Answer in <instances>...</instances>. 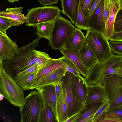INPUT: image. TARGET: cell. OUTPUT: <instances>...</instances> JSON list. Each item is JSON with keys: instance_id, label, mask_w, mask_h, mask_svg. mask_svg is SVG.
<instances>
[{"instance_id": "cell-1", "label": "cell", "mask_w": 122, "mask_h": 122, "mask_svg": "<svg viewBox=\"0 0 122 122\" xmlns=\"http://www.w3.org/2000/svg\"><path fill=\"white\" fill-rule=\"evenodd\" d=\"M23 90L5 71L2 62L0 63V94L11 104L20 107L25 100Z\"/></svg>"}, {"instance_id": "cell-2", "label": "cell", "mask_w": 122, "mask_h": 122, "mask_svg": "<svg viewBox=\"0 0 122 122\" xmlns=\"http://www.w3.org/2000/svg\"><path fill=\"white\" fill-rule=\"evenodd\" d=\"M122 59V56L113 53L104 61L100 63L97 62L89 70L87 77L84 78L86 86L101 84L102 79L104 75L117 74L118 71L120 68Z\"/></svg>"}, {"instance_id": "cell-3", "label": "cell", "mask_w": 122, "mask_h": 122, "mask_svg": "<svg viewBox=\"0 0 122 122\" xmlns=\"http://www.w3.org/2000/svg\"><path fill=\"white\" fill-rule=\"evenodd\" d=\"M72 24L60 14L56 18L48 44L52 49L60 50L63 48L66 41L76 29Z\"/></svg>"}, {"instance_id": "cell-4", "label": "cell", "mask_w": 122, "mask_h": 122, "mask_svg": "<svg viewBox=\"0 0 122 122\" xmlns=\"http://www.w3.org/2000/svg\"><path fill=\"white\" fill-rule=\"evenodd\" d=\"M101 84L105 88L110 110L122 106V74L105 75L102 79Z\"/></svg>"}, {"instance_id": "cell-5", "label": "cell", "mask_w": 122, "mask_h": 122, "mask_svg": "<svg viewBox=\"0 0 122 122\" xmlns=\"http://www.w3.org/2000/svg\"><path fill=\"white\" fill-rule=\"evenodd\" d=\"M43 102L37 91L33 90L25 98L20 107L21 122H39Z\"/></svg>"}, {"instance_id": "cell-6", "label": "cell", "mask_w": 122, "mask_h": 122, "mask_svg": "<svg viewBox=\"0 0 122 122\" xmlns=\"http://www.w3.org/2000/svg\"><path fill=\"white\" fill-rule=\"evenodd\" d=\"M85 38L90 49L99 63L106 61L113 54L109 40L104 35L97 32L88 30L87 31Z\"/></svg>"}, {"instance_id": "cell-7", "label": "cell", "mask_w": 122, "mask_h": 122, "mask_svg": "<svg viewBox=\"0 0 122 122\" xmlns=\"http://www.w3.org/2000/svg\"><path fill=\"white\" fill-rule=\"evenodd\" d=\"M41 38L37 37L30 44L19 48V52L12 59H7L2 62L6 72L16 81L19 70L31 53L35 48Z\"/></svg>"}, {"instance_id": "cell-8", "label": "cell", "mask_w": 122, "mask_h": 122, "mask_svg": "<svg viewBox=\"0 0 122 122\" xmlns=\"http://www.w3.org/2000/svg\"><path fill=\"white\" fill-rule=\"evenodd\" d=\"M28 11L25 25L36 27L38 23L54 20L61 10L57 6H49L32 8Z\"/></svg>"}, {"instance_id": "cell-9", "label": "cell", "mask_w": 122, "mask_h": 122, "mask_svg": "<svg viewBox=\"0 0 122 122\" xmlns=\"http://www.w3.org/2000/svg\"><path fill=\"white\" fill-rule=\"evenodd\" d=\"M71 73L66 70L62 79V86L67 107L68 118L81 112L86 106L79 102L75 98L71 86Z\"/></svg>"}, {"instance_id": "cell-10", "label": "cell", "mask_w": 122, "mask_h": 122, "mask_svg": "<svg viewBox=\"0 0 122 122\" xmlns=\"http://www.w3.org/2000/svg\"><path fill=\"white\" fill-rule=\"evenodd\" d=\"M16 42L12 41L6 33L0 31V63L7 59H12L19 51Z\"/></svg>"}, {"instance_id": "cell-11", "label": "cell", "mask_w": 122, "mask_h": 122, "mask_svg": "<svg viewBox=\"0 0 122 122\" xmlns=\"http://www.w3.org/2000/svg\"><path fill=\"white\" fill-rule=\"evenodd\" d=\"M104 0H101L92 15L89 17V30L105 34L106 24L104 20Z\"/></svg>"}, {"instance_id": "cell-12", "label": "cell", "mask_w": 122, "mask_h": 122, "mask_svg": "<svg viewBox=\"0 0 122 122\" xmlns=\"http://www.w3.org/2000/svg\"><path fill=\"white\" fill-rule=\"evenodd\" d=\"M105 87L101 84L87 86V95L85 106L102 102L108 99Z\"/></svg>"}, {"instance_id": "cell-13", "label": "cell", "mask_w": 122, "mask_h": 122, "mask_svg": "<svg viewBox=\"0 0 122 122\" xmlns=\"http://www.w3.org/2000/svg\"><path fill=\"white\" fill-rule=\"evenodd\" d=\"M36 89L39 93L43 102L49 105L52 108L56 118L57 98L54 84L43 86Z\"/></svg>"}, {"instance_id": "cell-14", "label": "cell", "mask_w": 122, "mask_h": 122, "mask_svg": "<svg viewBox=\"0 0 122 122\" xmlns=\"http://www.w3.org/2000/svg\"><path fill=\"white\" fill-rule=\"evenodd\" d=\"M71 86L76 99L85 105L86 98L87 86L84 77H79L71 73Z\"/></svg>"}, {"instance_id": "cell-15", "label": "cell", "mask_w": 122, "mask_h": 122, "mask_svg": "<svg viewBox=\"0 0 122 122\" xmlns=\"http://www.w3.org/2000/svg\"><path fill=\"white\" fill-rule=\"evenodd\" d=\"M22 7L7 8L0 11V16L5 17L12 23L13 26L21 25L26 22V18L22 13Z\"/></svg>"}, {"instance_id": "cell-16", "label": "cell", "mask_w": 122, "mask_h": 122, "mask_svg": "<svg viewBox=\"0 0 122 122\" xmlns=\"http://www.w3.org/2000/svg\"><path fill=\"white\" fill-rule=\"evenodd\" d=\"M66 70L61 68L56 69L45 76L33 84L30 90L36 89L38 87L43 86L54 84L61 81Z\"/></svg>"}, {"instance_id": "cell-17", "label": "cell", "mask_w": 122, "mask_h": 122, "mask_svg": "<svg viewBox=\"0 0 122 122\" xmlns=\"http://www.w3.org/2000/svg\"><path fill=\"white\" fill-rule=\"evenodd\" d=\"M85 39L81 30L76 28L65 41L62 48L71 51H79Z\"/></svg>"}, {"instance_id": "cell-18", "label": "cell", "mask_w": 122, "mask_h": 122, "mask_svg": "<svg viewBox=\"0 0 122 122\" xmlns=\"http://www.w3.org/2000/svg\"><path fill=\"white\" fill-rule=\"evenodd\" d=\"M107 1L109 10V14L106 24L104 35L108 40H110L115 32L114 25L115 19L121 7L120 4L112 3L108 0Z\"/></svg>"}, {"instance_id": "cell-19", "label": "cell", "mask_w": 122, "mask_h": 122, "mask_svg": "<svg viewBox=\"0 0 122 122\" xmlns=\"http://www.w3.org/2000/svg\"><path fill=\"white\" fill-rule=\"evenodd\" d=\"M61 12L68 16L73 24L77 20L80 0H60Z\"/></svg>"}, {"instance_id": "cell-20", "label": "cell", "mask_w": 122, "mask_h": 122, "mask_svg": "<svg viewBox=\"0 0 122 122\" xmlns=\"http://www.w3.org/2000/svg\"><path fill=\"white\" fill-rule=\"evenodd\" d=\"M64 56L71 61L77 67L80 74L85 78L87 77L89 71L84 65L79 51H71L62 48L60 50Z\"/></svg>"}, {"instance_id": "cell-21", "label": "cell", "mask_w": 122, "mask_h": 122, "mask_svg": "<svg viewBox=\"0 0 122 122\" xmlns=\"http://www.w3.org/2000/svg\"><path fill=\"white\" fill-rule=\"evenodd\" d=\"M60 68L66 70L60 58L54 59L51 58L43 66L38 70L33 84L45 76Z\"/></svg>"}, {"instance_id": "cell-22", "label": "cell", "mask_w": 122, "mask_h": 122, "mask_svg": "<svg viewBox=\"0 0 122 122\" xmlns=\"http://www.w3.org/2000/svg\"><path fill=\"white\" fill-rule=\"evenodd\" d=\"M79 51L82 62L86 68L89 71L98 61L88 45L86 38Z\"/></svg>"}, {"instance_id": "cell-23", "label": "cell", "mask_w": 122, "mask_h": 122, "mask_svg": "<svg viewBox=\"0 0 122 122\" xmlns=\"http://www.w3.org/2000/svg\"><path fill=\"white\" fill-rule=\"evenodd\" d=\"M56 114L58 122H65L68 118L67 107L63 91L57 99Z\"/></svg>"}, {"instance_id": "cell-24", "label": "cell", "mask_w": 122, "mask_h": 122, "mask_svg": "<svg viewBox=\"0 0 122 122\" xmlns=\"http://www.w3.org/2000/svg\"><path fill=\"white\" fill-rule=\"evenodd\" d=\"M54 20L37 24L35 27L36 31L35 33L40 37L45 38L49 41L53 28Z\"/></svg>"}, {"instance_id": "cell-25", "label": "cell", "mask_w": 122, "mask_h": 122, "mask_svg": "<svg viewBox=\"0 0 122 122\" xmlns=\"http://www.w3.org/2000/svg\"><path fill=\"white\" fill-rule=\"evenodd\" d=\"M57 122L54 112L48 105L43 102V108L41 112L39 122Z\"/></svg>"}, {"instance_id": "cell-26", "label": "cell", "mask_w": 122, "mask_h": 122, "mask_svg": "<svg viewBox=\"0 0 122 122\" xmlns=\"http://www.w3.org/2000/svg\"><path fill=\"white\" fill-rule=\"evenodd\" d=\"M38 70H36L31 74L26 76L17 78L16 81L23 90H30L36 76Z\"/></svg>"}, {"instance_id": "cell-27", "label": "cell", "mask_w": 122, "mask_h": 122, "mask_svg": "<svg viewBox=\"0 0 122 122\" xmlns=\"http://www.w3.org/2000/svg\"><path fill=\"white\" fill-rule=\"evenodd\" d=\"M102 103L98 102L86 106V107L80 112V115L76 122H79L84 118L94 115L100 107Z\"/></svg>"}, {"instance_id": "cell-28", "label": "cell", "mask_w": 122, "mask_h": 122, "mask_svg": "<svg viewBox=\"0 0 122 122\" xmlns=\"http://www.w3.org/2000/svg\"><path fill=\"white\" fill-rule=\"evenodd\" d=\"M110 110V105L108 99L102 102L100 107L94 114L92 122H98Z\"/></svg>"}, {"instance_id": "cell-29", "label": "cell", "mask_w": 122, "mask_h": 122, "mask_svg": "<svg viewBox=\"0 0 122 122\" xmlns=\"http://www.w3.org/2000/svg\"><path fill=\"white\" fill-rule=\"evenodd\" d=\"M75 26L78 28L83 30L86 31L89 30V18L86 19L84 17L81 8L80 4L78 9V16Z\"/></svg>"}, {"instance_id": "cell-30", "label": "cell", "mask_w": 122, "mask_h": 122, "mask_svg": "<svg viewBox=\"0 0 122 122\" xmlns=\"http://www.w3.org/2000/svg\"><path fill=\"white\" fill-rule=\"evenodd\" d=\"M35 56V60L38 66V70L47 62L51 58L48 54L44 52L38 51L35 50L33 51Z\"/></svg>"}, {"instance_id": "cell-31", "label": "cell", "mask_w": 122, "mask_h": 122, "mask_svg": "<svg viewBox=\"0 0 122 122\" xmlns=\"http://www.w3.org/2000/svg\"><path fill=\"white\" fill-rule=\"evenodd\" d=\"M59 58L66 70L79 77L83 78L80 75V73L76 66L69 59L64 56Z\"/></svg>"}, {"instance_id": "cell-32", "label": "cell", "mask_w": 122, "mask_h": 122, "mask_svg": "<svg viewBox=\"0 0 122 122\" xmlns=\"http://www.w3.org/2000/svg\"><path fill=\"white\" fill-rule=\"evenodd\" d=\"M96 0H80V4L83 14L86 19L88 18L91 7Z\"/></svg>"}, {"instance_id": "cell-33", "label": "cell", "mask_w": 122, "mask_h": 122, "mask_svg": "<svg viewBox=\"0 0 122 122\" xmlns=\"http://www.w3.org/2000/svg\"><path fill=\"white\" fill-rule=\"evenodd\" d=\"M109 43L113 53L122 56V41L110 40Z\"/></svg>"}, {"instance_id": "cell-34", "label": "cell", "mask_w": 122, "mask_h": 122, "mask_svg": "<svg viewBox=\"0 0 122 122\" xmlns=\"http://www.w3.org/2000/svg\"><path fill=\"white\" fill-rule=\"evenodd\" d=\"M33 51L31 53L20 68L19 72L27 69L36 63Z\"/></svg>"}, {"instance_id": "cell-35", "label": "cell", "mask_w": 122, "mask_h": 122, "mask_svg": "<svg viewBox=\"0 0 122 122\" xmlns=\"http://www.w3.org/2000/svg\"><path fill=\"white\" fill-rule=\"evenodd\" d=\"M115 32L122 31V9H120L117 15L114 25Z\"/></svg>"}, {"instance_id": "cell-36", "label": "cell", "mask_w": 122, "mask_h": 122, "mask_svg": "<svg viewBox=\"0 0 122 122\" xmlns=\"http://www.w3.org/2000/svg\"><path fill=\"white\" fill-rule=\"evenodd\" d=\"M13 26L11 22L6 18L0 16V31L6 33L7 30Z\"/></svg>"}, {"instance_id": "cell-37", "label": "cell", "mask_w": 122, "mask_h": 122, "mask_svg": "<svg viewBox=\"0 0 122 122\" xmlns=\"http://www.w3.org/2000/svg\"><path fill=\"white\" fill-rule=\"evenodd\" d=\"M37 69L38 66L36 63L27 69L19 72L17 74L16 78L26 76L31 74Z\"/></svg>"}, {"instance_id": "cell-38", "label": "cell", "mask_w": 122, "mask_h": 122, "mask_svg": "<svg viewBox=\"0 0 122 122\" xmlns=\"http://www.w3.org/2000/svg\"><path fill=\"white\" fill-rule=\"evenodd\" d=\"M122 122V119L106 114L98 122Z\"/></svg>"}, {"instance_id": "cell-39", "label": "cell", "mask_w": 122, "mask_h": 122, "mask_svg": "<svg viewBox=\"0 0 122 122\" xmlns=\"http://www.w3.org/2000/svg\"><path fill=\"white\" fill-rule=\"evenodd\" d=\"M107 115L122 119V109L119 108L111 110L106 114Z\"/></svg>"}, {"instance_id": "cell-40", "label": "cell", "mask_w": 122, "mask_h": 122, "mask_svg": "<svg viewBox=\"0 0 122 122\" xmlns=\"http://www.w3.org/2000/svg\"><path fill=\"white\" fill-rule=\"evenodd\" d=\"M62 80L54 84L57 99L59 97L63 91L62 86Z\"/></svg>"}, {"instance_id": "cell-41", "label": "cell", "mask_w": 122, "mask_h": 122, "mask_svg": "<svg viewBox=\"0 0 122 122\" xmlns=\"http://www.w3.org/2000/svg\"><path fill=\"white\" fill-rule=\"evenodd\" d=\"M109 14V10L107 0H104V20L106 24Z\"/></svg>"}, {"instance_id": "cell-42", "label": "cell", "mask_w": 122, "mask_h": 122, "mask_svg": "<svg viewBox=\"0 0 122 122\" xmlns=\"http://www.w3.org/2000/svg\"><path fill=\"white\" fill-rule=\"evenodd\" d=\"M42 5L44 6H51L58 3L59 0H38Z\"/></svg>"}, {"instance_id": "cell-43", "label": "cell", "mask_w": 122, "mask_h": 122, "mask_svg": "<svg viewBox=\"0 0 122 122\" xmlns=\"http://www.w3.org/2000/svg\"><path fill=\"white\" fill-rule=\"evenodd\" d=\"M110 40L122 41V31L115 32Z\"/></svg>"}, {"instance_id": "cell-44", "label": "cell", "mask_w": 122, "mask_h": 122, "mask_svg": "<svg viewBox=\"0 0 122 122\" xmlns=\"http://www.w3.org/2000/svg\"><path fill=\"white\" fill-rule=\"evenodd\" d=\"M101 0H96L92 4L89 13V16H91L97 7Z\"/></svg>"}, {"instance_id": "cell-45", "label": "cell", "mask_w": 122, "mask_h": 122, "mask_svg": "<svg viewBox=\"0 0 122 122\" xmlns=\"http://www.w3.org/2000/svg\"><path fill=\"white\" fill-rule=\"evenodd\" d=\"M80 112H78L68 118L65 122H76L79 117Z\"/></svg>"}, {"instance_id": "cell-46", "label": "cell", "mask_w": 122, "mask_h": 122, "mask_svg": "<svg viewBox=\"0 0 122 122\" xmlns=\"http://www.w3.org/2000/svg\"><path fill=\"white\" fill-rule=\"evenodd\" d=\"M94 115H92L80 120L79 122H92Z\"/></svg>"}, {"instance_id": "cell-47", "label": "cell", "mask_w": 122, "mask_h": 122, "mask_svg": "<svg viewBox=\"0 0 122 122\" xmlns=\"http://www.w3.org/2000/svg\"><path fill=\"white\" fill-rule=\"evenodd\" d=\"M108 0L112 3H117L120 4L121 1V0Z\"/></svg>"}, {"instance_id": "cell-48", "label": "cell", "mask_w": 122, "mask_h": 122, "mask_svg": "<svg viewBox=\"0 0 122 122\" xmlns=\"http://www.w3.org/2000/svg\"><path fill=\"white\" fill-rule=\"evenodd\" d=\"M117 74H122V68L119 69L117 72Z\"/></svg>"}, {"instance_id": "cell-49", "label": "cell", "mask_w": 122, "mask_h": 122, "mask_svg": "<svg viewBox=\"0 0 122 122\" xmlns=\"http://www.w3.org/2000/svg\"><path fill=\"white\" fill-rule=\"evenodd\" d=\"M9 2L13 3L15 1L18 2L19 0H7Z\"/></svg>"}, {"instance_id": "cell-50", "label": "cell", "mask_w": 122, "mask_h": 122, "mask_svg": "<svg viewBox=\"0 0 122 122\" xmlns=\"http://www.w3.org/2000/svg\"><path fill=\"white\" fill-rule=\"evenodd\" d=\"M4 97L3 95L2 94H0V101L3 100Z\"/></svg>"}, {"instance_id": "cell-51", "label": "cell", "mask_w": 122, "mask_h": 122, "mask_svg": "<svg viewBox=\"0 0 122 122\" xmlns=\"http://www.w3.org/2000/svg\"><path fill=\"white\" fill-rule=\"evenodd\" d=\"M120 5L121 7L120 9H122V0H121Z\"/></svg>"}, {"instance_id": "cell-52", "label": "cell", "mask_w": 122, "mask_h": 122, "mask_svg": "<svg viewBox=\"0 0 122 122\" xmlns=\"http://www.w3.org/2000/svg\"><path fill=\"white\" fill-rule=\"evenodd\" d=\"M120 68H122V59L121 63Z\"/></svg>"}, {"instance_id": "cell-53", "label": "cell", "mask_w": 122, "mask_h": 122, "mask_svg": "<svg viewBox=\"0 0 122 122\" xmlns=\"http://www.w3.org/2000/svg\"><path fill=\"white\" fill-rule=\"evenodd\" d=\"M120 108H121L122 109V106L121 107H120Z\"/></svg>"}, {"instance_id": "cell-54", "label": "cell", "mask_w": 122, "mask_h": 122, "mask_svg": "<svg viewBox=\"0 0 122 122\" xmlns=\"http://www.w3.org/2000/svg\"></svg>"}]
</instances>
